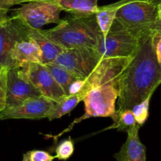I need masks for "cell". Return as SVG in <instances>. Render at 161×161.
<instances>
[{
	"mask_svg": "<svg viewBox=\"0 0 161 161\" xmlns=\"http://www.w3.org/2000/svg\"><path fill=\"white\" fill-rule=\"evenodd\" d=\"M61 7L55 0H36L24 3L14 10V15L34 29H40L46 25L62 21Z\"/></svg>",
	"mask_w": 161,
	"mask_h": 161,
	"instance_id": "7",
	"label": "cell"
},
{
	"mask_svg": "<svg viewBox=\"0 0 161 161\" xmlns=\"http://www.w3.org/2000/svg\"><path fill=\"white\" fill-rule=\"evenodd\" d=\"M7 71L0 72V111L6 107V90H7Z\"/></svg>",
	"mask_w": 161,
	"mask_h": 161,
	"instance_id": "23",
	"label": "cell"
},
{
	"mask_svg": "<svg viewBox=\"0 0 161 161\" xmlns=\"http://www.w3.org/2000/svg\"><path fill=\"white\" fill-rule=\"evenodd\" d=\"M85 86V80L77 79L69 86L68 90V95H77L82 91Z\"/></svg>",
	"mask_w": 161,
	"mask_h": 161,
	"instance_id": "25",
	"label": "cell"
},
{
	"mask_svg": "<svg viewBox=\"0 0 161 161\" xmlns=\"http://www.w3.org/2000/svg\"><path fill=\"white\" fill-rule=\"evenodd\" d=\"M152 35H153V49H154L158 63L161 67V34L152 31Z\"/></svg>",
	"mask_w": 161,
	"mask_h": 161,
	"instance_id": "24",
	"label": "cell"
},
{
	"mask_svg": "<svg viewBox=\"0 0 161 161\" xmlns=\"http://www.w3.org/2000/svg\"><path fill=\"white\" fill-rule=\"evenodd\" d=\"M82 100L83 97L79 94L66 96L58 102H55L47 119L52 121L54 119H59L65 114H69Z\"/></svg>",
	"mask_w": 161,
	"mask_h": 161,
	"instance_id": "16",
	"label": "cell"
},
{
	"mask_svg": "<svg viewBox=\"0 0 161 161\" xmlns=\"http://www.w3.org/2000/svg\"><path fill=\"white\" fill-rule=\"evenodd\" d=\"M159 20H161V6H160V8H159Z\"/></svg>",
	"mask_w": 161,
	"mask_h": 161,
	"instance_id": "29",
	"label": "cell"
},
{
	"mask_svg": "<svg viewBox=\"0 0 161 161\" xmlns=\"http://www.w3.org/2000/svg\"><path fill=\"white\" fill-rule=\"evenodd\" d=\"M32 1H36V0H32Z\"/></svg>",
	"mask_w": 161,
	"mask_h": 161,
	"instance_id": "31",
	"label": "cell"
},
{
	"mask_svg": "<svg viewBox=\"0 0 161 161\" xmlns=\"http://www.w3.org/2000/svg\"><path fill=\"white\" fill-rule=\"evenodd\" d=\"M55 158V156L43 150H31L23 155L22 161H54Z\"/></svg>",
	"mask_w": 161,
	"mask_h": 161,
	"instance_id": "22",
	"label": "cell"
},
{
	"mask_svg": "<svg viewBox=\"0 0 161 161\" xmlns=\"http://www.w3.org/2000/svg\"><path fill=\"white\" fill-rule=\"evenodd\" d=\"M29 36L35 40L41 52V63L47 64L53 63L55 58L65 50L63 47L53 42L44 34V30L34 29L28 25Z\"/></svg>",
	"mask_w": 161,
	"mask_h": 161,
	"instance_id": "14",
	"label": "cell"
},
{
	"mask_svg": "<svg viewBox=\"0 0 161 161\" xmlns=\"http://www.w3.org/2000/svg\"><path fill=\"white\" fill-rule=\"evenodd\" d=\"M160 6L161 0H130L119 7L115 19L140 37L144 30L159 20Z\"/></svg>",
	"mask_w": 161,
	"mask_h": 161,
	"instance_id": "4",
	"label": "cell"
},
{
	"mask_svg": "<svg viewBox=\"0 0 161 161\" xmlns=\"http://www.w3.org/2000/svg\"><path fill=\"white\" fill-rule=\"evenodd\" d=\"M140 126L135 125L127 131L126 142L120 151L114 154L117 161H146V150L138 136Z\"/></svg>",
	"mask_w": 161,
	"mask_h": 161,
	"instance_id": "13",
	"label": "cell"
},
{
	"mask_svg": "<svg viewBox=\"0 0 161 161\" xmlns=\"http://www.w3.org/2000/svg\"><path fill=\"white\" fill-rule=\"evenodd\" d=\"M55 102L40 96L31 97L16 107L5 108L0 111V120L5 119H47Z\"/></svg>",
	"mask_w": 161,
	"mask_h": 161,
	"instance_id": "11",
	"label": "cell"
},
{
	"mask_svg": "<svg viewBox=\"0 0 161 161\" xmlns=\"http://www.w3.org/2000/svg\"><path fill=\"white\" fill-rule=\"evenodd\" d=\"M55 79V80L57 82V84L62 88L66 95H68V90H69V87L74 80H76L77 77L73 75L71 73L66 70V69L63 68L62 66H58V65L55 64L54 63H47V64H44Z\"/></svg>",
	"mask_w": 161,
	"mask_h": 161,
	"instance_id": "17",
	"label": "cell"
},
{
	"mask_svg": "<svg viewBox=\"0 0 161 161\" xmlns=\"http://www.w3.org/2000/svg\"><path fill=\"white\" fill-rule=\"evenodd\" d=\"M119 80L109 81L92 88L82 100L85 103V114L75 119L70 126L61 134L51 137L57 140L59 136L70 130L74 125L91 117L111 118L116 111L115 103L119 97Z\"/></svg>",
	"mask_w": 161,
	"mask_h": 161,
	"instance_id": "3",
	"label": "cell"
},
{
	"mask_svg": "<svg viewBox=\"0 0 161 161\" xmlns=\"http://www.w3.org/2000/svg\"><path fill=\"white\" fill-rule=\"evenodd\" d=\"M29 2H32V0H0V9L9 10V9L13 6L24 4Z\"/></svg>",
	"mask_w": 161,
	"mask_h": 161,
	"instance_id": "26",
	"label": "cell"
},
{
	"mask_svg": "<svg viewBox=\"0 0 161 161\" xmlns=\"http://www.w3.org/2000/svg\"><path fill=\"white\" fill-rule=\"evenodd\" d=\"M32 86L44 97L54 102H58L66 93L57 84L46 66L41 63H33L19 67Z\"/></svg>",
	"mask_w": 161,
	"mask_h": 161,
	"instance_id": "9",
	"label": "cell"
},
{
	"mask_svg": "<svg viewBox=\"0 0 161 161\" xmlns=\"http://www.w3.org/2000/svg\"><path fill=\"white\" fill-rule=\"evenodd\" d=\"M113 124L107 129H117L119 131L127 132L130 129L137 125L135 118L131 110H116L111 117Z\"/></svg>",
	"mask_w": 161,
	"mask_h": 161,
	"instance_id": "18",
	"label": "cell"
},
{
	"mask_svg": "<svg viewBox=\"0 0 161 161\" xmlns=\"http://www.w3.org/2000/svg\"><path fill=\"white\" fill-rule=\"evenodd\" d=\"M116 13L117 10L111 7V4L99 7L98 10L96 13V18L102 35H106L108 33L115 20Z\"/></svg>",
	"mask_w": 161,
	"mask_h": 161,
	"instance_id": "19",
	"label": "cell"
},
{
	"mask_svg": "<svg viewBox=\"0 0 161 161\" xmlns=\"http://www.w3.org/2000/svg\"><path fill=\"white\" fill-rule=\"evenodd\" d=\"M74 152V142L70 137L62 141L55 148V157L59 160H66Z\"/></svg>",
	"mask_w": 161,
	"mask_h": 161,
	"instance_id": "21",
	"label": "cell"
},
{
	"mask_svg": "<svg viewBox=\"0 0 161 161\" xmlns=\"http://www.w3.org/2000/svg\"><path fill=\"white\" fill-rule=\"evenodd\" d=\"M42 96L32 86L19 67L8 69L7 74L6 107H16L31 97Z\"/></svg>",
	"mask_w": 161,
	"mask_h": 161,
	"instance_id": "10",
	"label": "cell"
},
{
	"mask_svg": "<svg viewBox=\"0 0 161 161\" xmlns=\"http://www.w3.org/2000/svg\"><path fill=\"white\" fill-rule=\"evenodd\" d=\"M28 36V25L19 18L7 17L0 24V72L16 67L11 58V51L18 40Z\"/></svg>",
	"mask_w": 161,
	"mask_h": 161,
	"instance_id": "8",
	"label": "cell"
},
{
	"mask_svg": "<svg viewBox=\"0 0 161 161\" xmlns=\"http://www.w3.org/2000/svg\"><path fill=\"white\" fill-rule=\"evenodd\" d=\"M102 58L90 47L65 49L53 62L77 78L86 80L100 64Z\"/></svg>",
	"mask_w": 161,
	"mask_h": 161,
	"instance_id": "6",
	"label": "cell"
},
{
	"mask_svg": "<svg viewBox=\"0 0 161 161\" xmlns=\"http://www.w3.org/2000/svg\"><path fill=\"white\" fill-rule=\"evenodd\" d=\"M140 37L134 35L115 19L108 33L100 36L93 49L101 58L132 57Z\"/></svg>",
	"mask_w": 161,
	"mask_h": 161,
	"instance_id": "5",
	"label": "cell"
},
{
	"mask_svg": "<svg viewBox=\"0 0 161 161\" xmlns=\"http://www.w3.org/2000/svg\"><path fill=\"white\" fill-rule=\"evenodd\" d=\"M7 12H8V10H5L0 9V19L7 18Z\"/></svg>",
	"mask_w": 161,
	"mask_h": 161,
	"instance_id": "28",
	"label": "cell"
},
{
	"mask_svg": "<svg viewBox=\"0 0 161 161\" xmlns=\"http://www.w3.org/2000/svg\"><path fill=\"white\" fill-rule=\"evenodd\" d=\"M148 29L152 30L153 32L161 34V20H158L157 21H156L154 24H153L148 28Z\"/></svg>",
	"mask_w": 161,
	"mask_h": 161,
	"instance_id": "27",
	"label": "cell"
},
{
	"mask_svg": "<svg viewBox=\"0 0 161 161\" xmlns=\"http://www.w3.org/2000/svg\"><path fill=\"white\" fill-rule=\"evenodd\" d=\"M152 96L153 95L148 96L145 100L136 104L131 109L135 118L136 123L140 127L145 124L148 117V108H149V102Z\"/></svg>",
	"mask_w": 161,
	"mask_h": 161,
	"instance_id": "20",
	"label": "cell"
},
{
	"mask_svg": "<svg viewBox=\"0 0 161 161\" xmlns=\"http://www.w3.org/2000/svg\"><path fill=\"white\" fill-rule=\"evenodd\" d=\"M10 55L17 67H22L29 63H41L42 57L40 47L29 34L14 44Z\"/></svg>",
	"mask_w": 161,
	"mask_h": 161,
	"instance_id": "12",
	"label": "cell"
},
{
	"mask_svg": "<svg viewBox=\"0 0 161 161\" xmlns=\"http://www.w3.org/2000/svg\"><path fill=\"white\" fill-rule=\"evenodd\" d=\"M49 39L64 49L94 48L101 35L96 14L73 15L62 20L55 28L44 30Z\"/></svg>",
	"mask_w": 161,
	"mask_h": 161,
	"instance_id": "2",
	"label": "cell"
},
{
	"mask_svg": "<svg viewBox=\"0 0 161 161\" xmlns=\"http://www.w3.org/2000/svg\"><path fill=\"white\" fill-rule=\"evenodd\" d=\"M6 18H3V19H0V24H1V23H2V22H3V21H4V20H5V19H6Z\"/></svg>",
	"mask_w": 161,
	"mask_h": 161,
	"instance_id": "30",
	"label": "cell"
},
{
	"mask_svg": "<svg viewBox=\"0 0 161 161\" xmlns=\"http://www.w3.org/2000/svg\"><path fill=\"white\" fill-rule=\"evenodd\" d=\"M63 11L73 15H89L98 10V0H55Z\"/></svg>",
	"mask_w": 161,
	"mask_h": 161,
	"instance_id": "15",
	"label": "cell"
},
{
	"mask_svg": "<svg viewBox=\"0 0 161 161\" xmlns=\"http://www.w3.org/2000/svg\"><path fill=\"white\" fill-rule=\"evenodd\" d=\"M160 84L161 67L153 49L152 31L145 29L130 62L119 79L118 110H131L153 95Z\"/></svg>",
	"mask_w": 161,
	"mask_h": 161,
	"instance_id": "1",
	"label": "cell"
}]
</instances>
